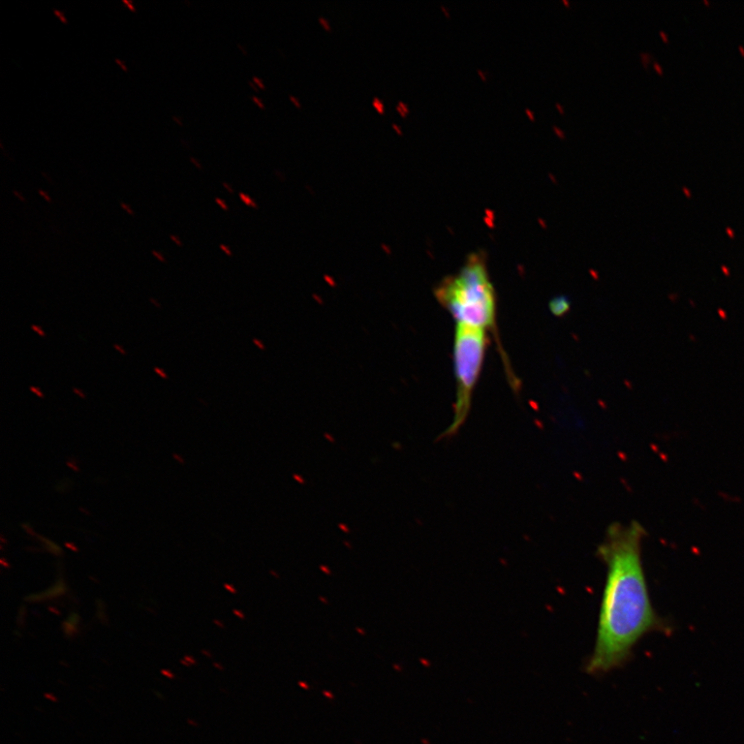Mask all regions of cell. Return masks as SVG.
Listing matches in <instances>:
<instances>
[{"mask_svg":"<svg viewBox=\"0 0 744 744\" xmlns=\"http://www.w3.org/2000/svg\"><path fill=\"white\" fill-rule=\"evenodd\" d=\"M645 536L638 521L614 522L598 547L597 556L607 574L589 673H605L622 666L645 635L666 629L650 600L642 563Z\"/></svg>","mask_w":744,"mask_h":744,"instance_id":"1","label":"cell"},{"mask_svg":"<svg viewBox=\"0 0 744 744\" xmlns=\"http://www.w3.org/2000/svg\"><path fill=\"white\" fill-rule=\"evenodd\" d=\"M434 295L457 325L495 334L496 295L481 252L473 253L455 275L446 277Z\"/></svg>","mask_w":744,"mask_h":744,"instance_id":"2","label":"cell"},{"mask_svg":"<svg viewBox=\"0 0 744 744\" xmlns=\"http://www.w3.org/2000/svg\"><path fill=\"white\" fill-rule=\"evenodd\" d=\"M488 344L487 332L457 325L454 340L456 380L454 418L442 434L443 439L456 436L470 415L474 391L481 376Z\"/></svg>","mask_w":744,"mask_h":744,"instance_id":"3","label":"cell"},{"mask_svg":"<svg viewBox=\"0 0 744 744\" xmlns=\"http://www.w3.org/2000/svg\"><path fill=\"white\" fill-rule=\"evenodd\" d=\"M570 302L564 297L554 298L550 303V310L554 316H564L569 312Z\"/></svg>","mask_w":744,"mask_h":744,"instance_id":"4","label":"cell"},{"mask_svg":"<svg viewBox=\"0 0 744 744\" xmlns=\"http://www.w3.org/2000/svg\"><path fill=\"white\" fill-rule=\"evenodd\" d=\"M372 105H374L380 114H385V105L379 98L372 100Z\"/></svg>","mask_w":744,"mask_h":744,"instance_id":"5","label":"cell"},{"mask_svg":"<svg viewBox=\"0 0 744 744\" xmlns=\"http://www.w3.org/2000/svg\"><path fill=\"white\" fill-rule=\"evenodd\" d=\"M239 196L242 199V201L245 202L247 205H251L255 207L257 206V204L251 199V197H248L243 193H240Z\"/></svg>","mask_w":744,"mask_h":744,"instance_id":"6","label":"cell"},{"mask_svg":"<svg viewBox=\"0 0 744 744\" xmlns=\"http://www.w3.org/2000/svg\"><path fill=\"white\" fill-rule=\"evenodd\" d=\"M397 111H398V112H399V113H400V114H401V115H402L403 117H405V116H406V114H407V113L409 112V110H408V107H407V106H406L405 104L401 103V102H400V103L398 104V106H397Z\"/></svg>","mask_w":744,"mask_h":744,"instance_id":"7","label":"cell"},{"mask_svg":"<svg viewBox=\"0 0 744 744\" xmlns=\"http://www.w3.org/2000/svg\"><path fill=\"white\" fill-rule=\"evenodd\" d=\"M154 372H155V374L159 375L163 379H166V380L169 379V377L166 374V372L162 368H160V367H154Z\"/></svg>","mask_w":744,"mask_h":744,"instance_id":"8","label":"cell"},{"mask_svg":"<svg viewBox=\"0 0 744 744\" xmlns=\"http://www.w3.org/2000/svg\"><path fill=\"white\" fill-rule=\"evenodd\" d=\"M54 14H55V15H56V16L58 17V19H59V20H60V21H61L62 23H65V24H68V23H69V21H68V19L66 18V16H65L64 14H62V13H61V12H60L59 10L55 9V10H54Z\"/></svg>","mask_w":744,"mask_h":744,"instance_id":"9","label":"cell"},{"mask_svg":"<svg viewBox=\"0 0 744 744\" xmlns=\"http://www.w3.org/2000/svg\"><path fill=\"white\" fill-rule=\"evenodd\" d=\"M152 256L155 259H158L162 263H166L167 262L166 258L160 252H158V251H155V250L152 251Z\"/></svg>","mask_w":744,"mask_h":744,"instance_id":"10","label":"cell"},{"mask_svg":"<svg viewBox=\"0 0 744 744\" xmlns=\"http://www.w3.org/2000/svg\"><path fill=\"white\" fill-rule=\"evenodd\" d=\"M115 62L121 68L122 71H124L126 73L129 72V69H128L127 65L124 64V62L122 60H120L118 58H115Z\"/></svg>","mask_w":744,"mask_h":744,"instance_id":"11","label":"cell"},{"mask_svg":"<svg viewBox=\"0 0 744 744\" xmlns=\"http://www.w3.org/2000/svg\"><path fill=\"white\" fill-rule=\"evenodd\" d=\"M319 21H320V23L323 25V27L326 30H328V31L332 30V27H331L330 23L328 22V20L326 18L320 17L319 18Z\"/></svg>","mask_w":744,"mask_h":744,"instance_id":"12","label":"cell"},{"mask_svg":"<svg viewBox=\"0 0 744 744\" xmlns=\"http://www.w3.org/2000/svg\"><path fill=\"white\" fill-rule=\"evenodd\" d=\"M122 3L124 5H127L132 12H134V13L137 12V10H136V8H135L132 0H122Z\"/></svg>","mask_w":744,"mask_h":744,"instance_id":"13","label":"cell"},{"mask_svg":"<svg viewBox=\"0 0 744 744\" xmlns=\"http://www.w3.org/2000/svg\"><path fill=\"white\" fill-rule=\"evenodd\" d=\"M120 206L123 210H126L128 214L135 215V211L126 203H120Z\"/></svg>","mask_w":744,"mask_h":744,"instance_id":"14","label":"cell"},{"mask_svg":"<svg viewBox=\"0 0 744 744\" xmlns=\"http://www.w3.org/2000/svg\"><path fill=\"white\" fill-rule=\"evenodd\" d=\"M31 329H33L41 337H46L45 332L39 326H37V325H31Z\"/></svg>","mask_w":744,"mask_h":744,"instance_id":"15","label":"cell"},{"mask_svg":"<svg viewBox=\"0 0 744 744\" xmlns=\"http://www.w3.org/2000/svg\"><path fill=\"white\" fill-rule=\"evenodd\" d=\"M253 81H254V82H255V83L257 84V86H258L259 88H262V89H265V88H266V86H265L264 82H263V81H262V80H261V79H260L259 77L255 76V77L253 78Z\"/></svg>","mask_w":744,"mask_h":744,"instance_id":"16","label":"cell"},{"mask_svg":"<svg viewBox=\"0 0 744 744\" xmlns=\"http://www.w3.org/2000/svg\"><path fill=\"white\" fill-rule=\"evenodd\" d=\"M29 389H30L31 392L35 393L39 397L44 398V394H43V392L39 388L30 387Z\"/></svg>","mask_w":744,"mask_h":744,"instance_id":"17","label":"cell"},{"mask_svg":"<svg viewBox=\"0 0 744 744\" xmlns=\"http://www.w3.org/2000/svg\"><path fill=\"white\" fill-rule=\"evenodd\" d=\"M170 238L177 246H183L182 241L176 235H171Z\"/></svg>","mask_w":744,"mask_h":744,"instance_id":"18","label":"cell"},{"mask_svg":"<svg viewBox=\"0 0 744 744\" xmlns=\"http://www.w3.org/2000/svg\"><path fill=\"white\" fill-rule=\"evenodd\" d=\"M215 201L217 204L221 205L223 209L228 210V206L225 201L220 198H216Z\"/></svg>","mask_w":744,"mask_h":744,"instance_id":"19","label":"cell"},{"mask_svg":"<svg viewBox=\"0 0 744 744\" xmlns=\"http://www.w3.org/2000/svg\"><path fill=\"white\" fill-rule=\"evenodd\" d=\"M114 349H115L116 351H118V352H119V353H120L121 355H124V356H126V355H127V351H126V350H124V349H123V348H122L121 346H119V345H114Z\"/></svg>","mask_w":744,"mask_h":744,"instance_id":"20","label":"cell"},{"mask_svg":"<svg viewBox=\"0 0 744 744\" xmlns=\"http://www.w3.org/2000/svg\"><path fill=\"white\" fill-rule=\"evenodd\" d=\"M191 162H192V164L195 165L196 168H198L200 170L203 169L202 164L198 160H196L194 157L191 158Z\"/></svg>","mask_w":744,"mask_h":744,"instance_id":"21","label":"cell"},{"mask_svg":"<svg viewBox=\"0 0 744 744\" xmlns=\"http://www.w3.org/2000/svg\"><path fill=\"white\" fill-rule=\"evenodd\" d=\"M150 303H152L155 307L162 308L161 303L158 300H155V298L149 299Z\"/></svg>","mask_w":744,"mask_h":744,"instance_id":"22","label":"cell"},{"mask_svg":"<svg viewBox=\"0 0 744 744\" xmlns=\"http://www.w3.org/2000/svg\"><path fill=\"white\" fill-rule=\"evenodd\" d=\"M290 100L292 101V103H293V104H294V105H295V106H296L297 108H301V104H300V102H299V100H298L297 98H295V97H293V96H290Z\"/></svg>","mask_w":744,"mask_h":744,"instance_id":"23","label":"cell"},{"mask_svg":"<svg viewBox=\"0 0 744 744\" xmlns=\"http://www.w3.org/2000/svg\"><path fill=\"white\" fill-rule=\"evenodd\" d=\"M39 194L49 203L52 202L51 198L42 190H39Z\"/></svg>","mask_w":744,"mask_h":744,"instance_id":"24","label":"cell"},{"mask_svg":"<svg viewBox=\"0 0 744 744\" xmlns=\"http://www.w3.org/2000/svg\"><path fill=\"white\" fill-rule=\"evenodd\" d=\"M252 99H253V101H254V102H255V103H256V104H257V105H258V106H259V107H260L261 109H265V108H264V105H263V103H262V102L260 101V99H258L257 97H253Z\"/></svg>","mask_w":744,"mask_h":744,"instance_id":"25","label":"cell"},{"mask_svg":"<svg viewBox=\"0 0 744 744\" xmlns=\"http://www.w3.org/2000/svg\"><path fill=\"white\" fill-rule=\"evenodd\" d=\"M73 391H74V393H76L77 395H79L81 398H86L84 392H82L78 388H73Z\"/></svg>","mask_w":744,"mask_h":744,"instance_id":"26","label":"cell"},{"mask_svg":"<svg viewBox=\"0 0 744 744\" xmlns=\"http://www.w3.org/2000/svg\"><path fill=\"white\" fill-rule=\"evenodd\" d=\"M172 118L178 124L179 127H183V122L176 115H173Z\"/></svg>","mask_w":744,"mask_h":744,"instance_id":"27","label":"cell"},{"mask_svg":"<svg viewBox=\"0 0 744 744\" xmlns=\"http://www.w3.org/2000/svg\"><path fill=\"white\" fill-rule=\"evenodd\" d=\"M248 84H250V85H251V87H252V88H253V89H254L255 91H257V92H258V91L260 90V88H259V87L257 86V84H256V83H255L254 81H248Z\"/></svg>","mask_w":744,"mask_h":744,"instance_id":"28","label":"cell"},{"mask_svg":"<svg viewBox=\"0 0 744 744\" xmlns=\"http://www.w3.org/2000/svg\"><path fill=\"white\" fill-rule=\"evenodd\" d=\"M223 185L225 186V188H226V189H227V190H228V191H229L230 193H234V190H233L232 186H231V185H229V184H228L227 182H223Z\"/></svg>","mask_w":744,"mask_h":744,"instance_id":"29","label":"cell"},{"mask_svg":"<svg viewBox=\"0 0 744 744\" xmlns=\"http://www.w3.org/2000/svg\"><path fill=\"white\" fill-rule=\"evenodd\" d=\"M13 193H14V195H15V196H16V197H17V198H18V199H19V200H20L21 202H25V199H24V198H23V197H22V196H21V195L19 194V192H17V191H14Z\"/></svg>","mask_w":744,"mask_h":744,"instance_id":"30","label":"cell"},{"mask_svg":"<svg viewBox=\"0 0 744 744\" xmlns=\"http://www.w3.org/2000/svg\"><path fill=\"white\" fill-rule=\"evenodd\" d=\"M393 128H394V130H395V131H396V132H397V133H398L399 135H401V134H402L401 130L399 129V127H397V126H396V124H395V123H393Z\"/></svg>","mask_w":744,"mask_h":744,"instance_id":"31","label":"cell"},{"mask_svg":"<svg viewBox=\"0 0 744 744\" xmlns=\"http://www.w3.org/2000/svg\"><path fill=\"white\" fill-rule=\"evenodd\" d=\"M237 46H238L239 49H241L243 51L244 54H247L246 49L241 44H237Z\"/></svg>","mask_w":744,"mask_h":744,"instance_id":"32","label":"cell"},{"mask_svg":"<svg viewBox=\"0 0 744 744\" xmlns=\"http://www.w3.org/2000/svg\"><path fill=\"white\" fill-rule=\"evenodd\" d=\"M44 177H46L51 183H53V180L51 177H49L45 172L42 173Z\"/></svg>","mask_w":744,"mask_h":744,"instance_id":"33","label":"cell"},{"mask_svg":"<svg viewBox=\"0 0 744 744\" xmlns=\"http://www.w3.org/2000/svg\"><path fill=\"white\" fill-rule=\"evenodd\" d=\"M305 188H306V189H307V190H308L309 192H312V193L314 194V192H313V189H312V188H310V186H309V185H305Z\"/></svg>","mask_w":744,"mask_h":744,"instance_id":"34","label":"cell"}]
</instances>
